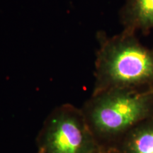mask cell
I'll return each instance as SVG.
<instances>
[{"label":"cell","instance_id":"obj_1","mask_svg":"<svg viewBox=\"0 0 153 153\" xmlns=\"http://www.w3.org/2000/svg\"><path fill=\"white\" fill-rule=\"evenodd\" d=\"M146 85L153 87V50L140 43L135 33L126 30L120 35L101 40L93 94Z\"/></svg>","mask_w":153,"mask_h":153},{"label":"cell","instance_id":"obj_2","mask_svg":"<svg viewBox=\"0 0 153 153\" xmlns=\"http://www.w3.org/2000/svg\"><path fill=\"white\" fill-rule=\"evenodd\" d=\"M153 92L135 89H112L93 94L84 112L94 133L113 137L151 118Z\"/></svg>","mask_w":153,"mask_h":153},{"label":"cell","instance_id":"obj_3","mask_svg":"<svg viewBox=\"0 0 153 153\" xmlns=\"http://www.w3.org/2000/svg\"><path fill=\"white\" fill-rule=\"evenodd\" d=\"M38 142L45 153H100L84 112L71 105L57 108L50 115Z\"/></svg>","mask_w":153,"mask_h":153},{"label":"cell","instance_id":"obj_4","mask_svg":"<svg viewBox=\"0 0 153 153\" xmlns=\"http://www.w3.org/2000/svg\"><path fill=\"white\" fill-rule=\"evenodd\" d=\"M121 18L128 31L153 29V0H127Z\"/></svg>","mask_w":153,"mask_h":153},{"label":"cell","instance_id":"obj_5","mask_svg":"<svg viewBox=\"0 0 153 153\" xmlns=\"http://www.w3.org/2000/svg\"><path fill=\"white\" fill-rule=\"evenodd\" d=\"M122 153H153V118H150L126 133Z\"/></svg>","mask_w":153,"mask_h":153},{"label":"cell","instance_id":"obj_6","mask_svg":"<svg viewBox=\"0 0 153 153\" xmlns=\"http://www.w3.org/2000/svg\"><path fill=\"white\" fill-rule=\"evenodd\" d=\"M37 153H45V152H44V151L42 150V149H38V151Z\"/></svg>","mask_w":153,"mask_h":153},{"label":"cell","instance_id":"obj_7","mask_svg":"<svg viewBox=\"0 0 153 153\" xmlns=\"http://www.w3.org/2000/svg\"><path fill=\"white\" fill-rule=\"evenodd\" d=\"M150 91H152V92H153V87H152V88H150Z\"/></svg>","mask_w":153,"mask_h":153}]
</instances>
